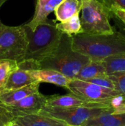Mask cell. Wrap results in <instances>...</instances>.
Listing matches in <instances>:
<instances>
[{
    "label": "cell",
    "instance_id": "f1b7e54d",
    "mask_svg": "<svg viewBox=\"0 0 125 126\" xmlns=\"http://www.w3.org/2000/svg\"><path fill=\"white\" fill-rule=\"evenodd\" d=\"M7 0H0V8L1 7V6L7 1Z\"/></svg>",
    "mask_w": 125,
    "mask_h": 126
},
{
    "label": "cell",
    "instance_id": "7402d4cb",
    "mask_svg": "<svg viewBox=\"0 0 125 126\" xmlns=\"http://www.w3.org/2000/svg\"><path fill=\"white\" fill-rule=\"evenodd\" d=\"M13 120H15L14 116L5 105L0 103V126H7Z\"/></svg>",
    "mask_w": 125,
    "mask_h": 126
},
{
    "label": "cell",
    "instance_id": "d4e9b609",
    "mask_svg": "<svg viewBox=\"0 0 125 126\" xmlns=\"http://www.w3.org/2000/svg\"><path fill=\"white\" fill-rule=\"evenodd\" d=\"M108 10L111 8H119L125 10V0H99Z\"/></svg>",
    "mask_w": 125,
    "mask_h": 126
},
{
    "label": "cell",
    "instance_id": "4316f807",
    "mask_svg": "<svg viewBox=\"0 0 125 126\" xmlns=\"http://www.w3.org/2000/svg\"><path fill=\"white\" fill-rule=\"evenodd\" d=\"M118 19H119L122 22L125 24V10L119 8H111L109 10Z\"/></svg>",
    "mask_w": 125,
    "mask_h": 126
},
{
    "label": "cell",
    "instance_id": "f546056e",
    "mask_svg": "<svg viewBox=\"0 0 125 126\" xmlns=\"http://www.w3.org/2000/svg\"><path fill=\"white\" fill-rule=\"evenodd\" d=\"M3 25H4V24L1 22V19H0V31H1V28H2V27H3Z\"/></svg>",
    "mask_w": 125,
    "mask_h": 126
},
{
    "label": "cell",
    "instance_id": "e0dca14e",
    "mask_svg": "<svg viewBox=\"0 0 125 126\" xmlns=\"http://www.w3.org/2000/svg\"><path fill=\"white\" fill-rule=\"evenodd\" d=\"M107 75L106 71L100 61H90L85 64L74 79L87 81L91 79Z\"/></svg>",
    "mask_w": 125,
    "mask_h": 126
},
{
    "label": "cell",
    "instance_id": "8fae6325",
    "mask_svg": "<svg viewBox=\"0 0 125 126\" xmlns=\"http://www.w3.org/2000/svg\"><path fill=\"white\" fill-rule=\"evenodd\" d=\"M15 121L23 126H69L60 120L42 113L19 117Z\"/></svg>",
    "mask_w": 125,
    "mask_h": 126
},
{
    "label": "cell",
    "instance_id": "d6986e66",
    "mask_svg": "<svg viewBox=\"0 0 125 126\" xmlns=\"http://www.w3.org/2000/svg\"><path fill=\"white\" fill-rule=\"evenodd\" d=\"M107 75L125 73V53L108 57L100 61Z\"/></svg>",
    "mask_w": 125,
    "mask_h": 126
},
{
    "label": "cell",
    "instance_id": "484cf974",
    "mask_svg": "<svg viewBox=\"0 0 125 126\" xmlns=\"http://www.w3.org/2000/svg\"><path fill=\"white\" fill-rule=\"evenodd\" d=\"M109 16L110 18H111L114 23V26L118 29V32L125 38V24L122 22L119 19H118L111 12H109Z\"/></svg>",
    "mask_w": 125,
    "mask_h": 126
},
{
    "label": "cell",
    "instance_id": "52a82bcc",
    "mask_svg": "<svg viewBox=\"0 0 125 126\" xmlns=\"http://www.w3.org/2000/svg\"><path fill=\"white\" fill-rule=\"evenodd\" d=\"M66 89L86 103H112L115 98L122 96L116 90L77 79H71Z\"/></svg>",
    "mask_w": 125,
    "mask_h": 126
},
{
    "label": "cell",
    "instance_id": "8992f818",
    "mask_svg": "<svg viewBox=\"0 0 125 126\" xmlns=\"http://www.w3.org/2000/svg\"><path fill=\"white\" fill-rule=\"evenodd\" d=\"M113 113V107H89L85 106L68 109H52L43 106L39 113L60 120L69 126H83L90 119L105 113Z\"/></svg>",
    "mask_w": 125,
    "mask_h": 126
},
{
    "label": "cell",
    "instance_id": "44dd1931",
    "mask_svg": "<svg viewBox=\"0 0 125 126\" xmlns=\"http://www.w3.org/2000/svg\"><path fill=\"white\" fill-rule=\"evenodd\" d=\"M108 75L112 80L115 90L125 97V73H114Z\"/></svg>",
    "mask_w": 125,
    "mask_h": 126
},
{
    "label": "cell",
    "instance_id": "603a6c76",
    "mask_svg": "<svg viewBox=\"0 0 125 126\" xmlns=\"http://www.w3.org/2000/svg\"><path fill=\"white\" fill-rule=\"evenodd\" d=\"M88 82H91L93 83H95L97 85H99L100 86L108 88V89H114V84L112 81V80L109 78V76L107 75L105 76H102V77H98L95 78L93 79H91L89 80H87Z\"/></svg>",
    "mask_w": 125,
    "mask_h": 126
},
{
    "label": "cell",
    "instance_id": "1f68e13d",
    "mask_svg": "<svg viewBox=\"0 0 125 126\" xmlns=\"http://www.w3.org/2000/svg\"></svg>",
    "mask_w": 125,
    "mask_h": 126
},
{
    "label": "cell",
    "instance_id": "cb8c5ba5",
    "mask_svg": "<svg viewBox=\"0 0 125 126\" xmlns=\"http://www.w3.org/2000/svg\"><path fill=\"white\" fill-rule=\"evenodd\" d=\"M113 108V113L115 114H124L125 113V97L119 96L115 98L112 102Z\"/></svg>",
    "mask_w": 125,
    "mask_h": 126
},
{
    "label": "cell",
    "instance_id": "4dcf8cb0",
    "mask_svg": "<svg viewBox=\"0 0 125 126\" xmlns=\"http://www.w3.org/2000/svg\"><path fill=\"white\" fill-rule=\"evenodd\" d=\"M79 1H80L82 3V1H88V0H78Z\"/></svg>",
    "mask_w": 125,
    "mask_h": 126
},
{
    "label": "cell",
    "instance_id": "5bb4252c",
    "mask_svg": "<svg viewBox=\"0 0 125 126\" xmlns=\"http://www.w3.org/2000/svg\"><path fill=\"white\" fill-rule=\"evenodd\" d=\"M35 82L37 81H35V80L31 76L29 70L18 67L10 75L5 85L4 92L15 90L32 84Z\"/></svg>",
    "mask_w": 125,
    "mask_h": 126
},
{
    "label": "cell",
    "instance_id": "6da1fadb",
    "mask_svg": "<svg viewBox=\"0 0 125 126\" xmlns=\"http://www.w3.org/2000/svg\"><path fill=\"white\" fill-rule=\"evenodd\" d=\"M71 48L91 61H101L108 57L125 53V38L117 30L111 34L80 33L71 36Z\"/></svg>",
    "mask_w": 125,
    "mask_h": 126
},
{
    "label": "cell",
    "instance_id": "3957f363",
    "mask_svg": "<svg viewBox=\"0 0 125 126\" xmlns=\"http://www.w3.org/2000/svg\"><path fill=\"white\" fill-rule=\"evenodd\" d=\"M55 24L54 21L47 18L33 31L26 24H24L28 45L23 61L38 63L50 55L57 49L63 33L56 28Z\"/></svg>",
    "mask_w": 125,
    "mask_h": 126
},
{
    "label": "cell",
    "instance_id": "2e32d148",
    "mask_svg": "<svg viewBox=\"0 0 125 126\" xmlns=\"http://www.w3.org/2000/svg\"><path fill=\"white\" fill-rule=\"evenodd\" d=\"M81 10V2L78 0H63L54 10L56 19L63 21L78 14Z\"/></svg>",
    "mask_w": 125,
    "mask_h": 126
},
{
    "label": "cell",
    "instance_id": "ba28073f",
    "mask_svg": "<svg viewBox=\"0 0 125 126\" xmlns=\"http://www.w3.org/2000/svg\"><path fill=\"white\" fill-rule=\"evenodd\" d=\"M46 100V97L38 92L14 104L5 106L15 119L19 117L38 114L45 106Z\"/></svg>",
    "mask_w": 125,
    "mask_h": 126
},
{
    "label": "cell",
    "instance_id": "ffe728a7",
    "mask_svg": "<svg viewBox=\"0 0 125 126\" xmlns=\"http://www.w3.org/2000/svg\"><path fill=\"white\" fill-rule=\"evenodd\" d=\"M18 68L17 61L10 59H0V94L4 92L10 75Z\"/></svg>",
    "mask_w": 125,
    "mask_h": 126
},
{
    "label": "cell",
    "instance_id": "ac0fdd59",
    "mask_svg": "<svg viewBox=\"0 0 125 126\" xmlns=\"http://www.w3.org/2000/svg\"><path fill=\"white\" fill-rule=\"evenodd\" d=\"M56 28L62 33L72 36L74 35L83 33L80 13L76 14L63 21H60L55 24Z\"/></svg>",
    "mask_w": 125,
    "mask_h": 126
},
{
    "label": "cell",
    "instance_id": "277c9868",
    "mask_svg": "<svg viewBox=\"0 0 125 126\" xmlns=\"http://www.w3.org/2000/svg\"><path fill=\"white\" fill-rule=\"evenodd\" d=\"M80 12L83 33L100 35L114 32L115 29L110 23V11L100 1H82Z\"/></svg>",
    "mask_w": 125,
    "mask_h": 126
},
{
    "label": "cell",
    "instance_id": "5b68a950",
    "mask_svg": "<svg viewBox=\"0 0 125 126\" xmlns=\"http://www.w3.org/2000/svg\"><path fill=\"white\" fill-rule=\"evenodd\" d=\"M28 38L24 24L3 25L0 31V59H10L20 63L24 61Z\"/></svg>",
    "mask_w": 125,
    "mask_h": 126
},
{
    "label": "cell",
    "instance_id": "7c38bea8",
    "mask_svg": "<svg viewBox=\"0 0 125 126\" xmlns=\"http://www.w3.org/2000/svg\"><path fill=\"white\" fill-rule=\"evenodd\" d=\"M39 86V82H35L32 84L15 90L3 92L0 94V103L6 106L14 104L29 95L38 92Z\"/></svg>",
    "mask_w": 125,
    "mask_h": 126
},
{
    "label": "cell",
    "instance_id": "9a60e30c",
    "mask_svg": "<svg viewBox=\"0 0 125 126\" xmlns=\"http://www.w3.org/2000/svg\"><path fill=\"white\" fill-rule=\"evenodd\" d=\"M83 126H125V113H105L93 117Z\"/></svg>",
    "mask_w": 125,
    "mask_h": 126
},
{
    "label": "cell",
    "instance_id": "83f0119b",
    "mask_svg": "<svg viewBox=\"0 0 125 126\" xmlns=\"http://www.w3.org/2000/svg\"><path fill=\"white\" fill-rule=\"evenodd\" d=\"M8 126H23L22 125H21L20 123H17L16 121H15V120H13V122H11Z\"/></svg>",
    "mask_w": 125,
    "mask_h": 126
},
{
    "label": "cell",
    "instance_id": "7a4b0ae2",
    "mask_svg": "<svg viewBox=\"0 0 125 126\" xmlns=\"http://www.w3.org/2000/svg\"><path fill=\"white\" fill-rule=\"evenodd\" d=\"M90 61L87 56L73 50L71 36L63 33L57 49L50 55L36 63V69H53L74 79Z\"/></svg>",
    "mask_w": 125,
    "mask_h": 126
},
{
    "label": "cell",
    "instance_id": "30bf717a",
    "mask_svg": "<svg viewBox=\"0 0 125 126\" xmlns=\"http://www.w3.org/2000/svg\"><path fill=\"white\" fill-rule=\"evenodd\" d=\"M31 76L35 81L41 83H48L55 84L58 86L67 88L69 83L71 80V78L66 77L62 73L49 69H32L29 70Z\"/></svg>",
    "mask_w": 125,
    "mask_h": 126
},
{
    "label": "cell",
    "instance_id": "4fadbf2b",
    "mask_svg": "<svg viewBox=\"0 0 125 126\" xmlns=\"http://www.w3.org/2000/svg\"><path fill=\"white\" fill-rule=\"evenodd\" d=\"M84 100L80 99L72 93L66 95H53L46 97L45 106L52 109H68L76 106H84Z\"/></svg>",
    "mask_w": 125,
    "mask_h": 126
},
{
    "label": "cell",
    "instance_id": "9c48e42d",
    "mask_svg": "<svg viewBox=\"0 0 125 126\" xmlns=\"http://www.w3.org/2000/svg\"><path fill=\"white\" fill-rule=\"evenodd\" d=\"M63 0H36L33 17L26 25L31 30H35L39 24L47 19L49 15L54 12L57 6Z\"/></svg>",
    "mask_w": 125,
    "mask_h": 126
}]
</instances>
